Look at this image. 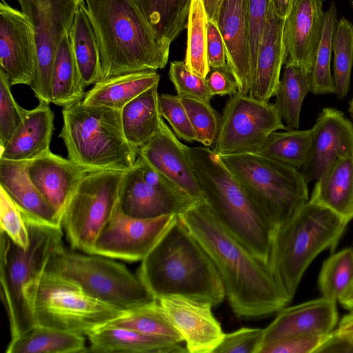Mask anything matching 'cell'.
<instances>
[{"instance_id": "6da1fadb", "label": "cell", "mask_w": 353, "mask_h": 353, "mask_svg": "<svg viewBox=\"0 0 353 353\" xmlns=\"http://www.w3.org/2000/svg\"><path fill=\"white\" fill-rule=\"evenodd\" d=\"M177 215L216 266L237 317H267L291 301L270 268L219 223L205 200Z\"/></svg>"}, {"instance_id": "7a4b0ae2", "label": "cell", "mask_w": 353, "mask_h": 353, "mask_svg": "<svg viewBox=\"0 0 353 353\" xmlns=\"http://www.w3.org/2000/svg\"><path fill=\"white\" fill-rule=\"evenodd\" d=\"M137 275L157 299L181 296L216 306L226 296L216 266L177 214L141 261Z\"/></svg>"}, {"instance_id": "3957f363", "label": "cell", "mask_w": 353, "mask_h": 353, "mask_svg": "<svg viewBox=\"0 0 353 353\" xmlns=\"http://www.w3.org/2000/svg\"><path fill=\"white\" fill-rule=\"evenodd\" d=\"M99 48L102 78L167 65L170 46L136 0H84Z\"/></svg>"}, {"instance_id": "277c9868", "label": "cell", "mask_w": 353, "mask_h": 353, "mask_svg": "<svg viewBox=\"0 0 353 353\" xmlns=\"http://www.w3.org/2000/svg\"><path fill=\"white\" fill-rule=\"evenodd\" d=\"M188 151L205 201L214 216L269 267L273 232L265 216L212 150L196 146L188 147Z\"/></svg>"}, {"instance_id": "5b68a950", "label": "cell", "mask_w": 353, "mask_h": 353, "mask_svg": "<svg viewBox=\"0 0 353 353\" xmlns=\"http://www.w3.org/2000/svg\"><path fill=\"white\" fill-rule=\"evenodd\" d=\"M22 214L30 234L27 248L18 245L0 231L1 297L11 339L35 325L33 305L39 284L50 259L63 245L62 227Z\"/></svg>"}, {"instance_id": "8992f818", "label": "cell", "mask_w": 353, "mask_h": 353, "mask_svg": "<svg viewBox=\"0 0 353 353\" xmlns=\"http://www.w3.org/2000/svg\"><path fill=\"white\" fill-rule=\"evenodd\" d=\"M347 222L308 201L274 234L269 267L291 299L303 274L323 251H333Z\"/></svg>"}, {"instance_id": "52a82bcc", "label": "cell", "mask_w": 353, "mask_h": 353, "mask_svg": "<svg viewBox=\"0 0 353 353\" xmlns=\"http://www.w3.org/2000/svg\"><path fill=\"white\" fill-rule=\"evenodd\" d=\"M59 137L68 159L92 170L126 171L138 153L123 134L121 110L77 101L63 107Z\"/></svg>"}, {"instance_id": "ba28073f", "label": "cell", "mask_w": 353, "mask_h": 353, "mask_svg": "<svg viewBox=\"0 0 353 353\" xmlns=\"http://www.w3.org/2000/svg\"><path fill=\"white\" fill-rule=\"evenodd\" d=\"M275 232L309 201L307 183L296 168L259 153L219 156Z\"/></svg>"}, {"instance_id": "9c48e42d", "label": "cell", "mask_w": 353, "mask_h": 353, "mask_svg": "<svg viewBox=\"0 0 353 353\" xmlns=\"http://www.w3.org/2000/svg\"><path fill=\"white\" fill-rule=\"evenodd\" d=\"M46 271L73 281L90 296L121 312L157 299L124 265L107 256L80 254L63 245L50 259Z\"/></svg>"}, {"instance_id": "30bf717a", "label": "cell", "mask_w": 353, "mask_h": 353, "mask_svg": "<svg viewBox=\"0 0 353 353\" xmlns=\"http://www.w3.org/2000/svg\"><path fill=\"white\" fill-rule=\"evenodd\" d=\"M123 312L88 294L77 283L46 271L35 295V325L88 336Z\"/></svg>"}, {"instance_id": "8fae6325", "label": "cell", "mask_w": 353, "mask_h": 353, "mask_svg": "<svg viewBox=\"0 0 353 353\" xmlns=\"http://www.w3.org/2000/svg\"><path fill=\"white\" fill-rule=\"evenodd\" d=\"M124 172L94 170L81 178L61 218L62 228L72 249L93 254L99 234L119 205Z\"/></svg>"}, {"instance_id": "7c38bea8", "label": "cell", "mask_w": 353, "mask_h": 353, "mask_svg": "<svg viewBox=\"0 0 353 353\" xmlns=\"http://www.w3.org/2000/svg\"><path fill=\"white\" fill-rule=\"evenodd\" d=\"M278 130H289L274 103L237 92L227 101L221 116L213 152L219 155L258 153Z\"/></svg>"}, {"instance_id": "4fadbf2b", "label": "cell", "mask_w": 353, "mask_h": 353, "mask_svg": "<svg viewBox=\"0 0 353 353\" xmlns=\"http://www.w3.org/2000/svg\"><path fill=\"white\" fill-rule=\"evenodd\" d=\"M32 25L37 63L30 88L39 102L51 103V79L57 48L70 31L82 0H17Z\"/></svg>"}, {"instance_id": "5bb4252c", "label": "cell", "mask_w": 353, "mask_h": 353, "mask_svg": "<svg viewBox=\"0 0 353 353\" xmlns=\"http://www.w3.org/2000/svg\"><path fill=\"white\" fill-rule=\"evenodd\" d=\"M196 202L139 155L124 172L119 206L130 216L148 219L179 214Z\"/></svg>"}, {"instance_id": "9a60e30c", "label": "cell", "mask_w": 353, "mask_h": 353, "mask_svg": "<svg viewBox=\"0 0 353 353\" xmlns=\"http://www.w3.org/2000/svg\"><path fill=\"white\" fill-rule=\"evenodd\" d=\"M174 215L136 218L125 214L118 205L99 234L93 254L130 262L141 261L165 232Z\"/></svg>"}, {"instance_id": "2e32d148", "label": "cell", "mask_w": 353, "mask_h": 353, "mask_svg": "<svg viewBox=\"0 0 353 353\" xmlns=\"http://www.w3.org/2000/svg\"><path fill=\"white\" fill-rule=\"evenodd\" d=\"M37 63L32 23L5 0L0 3V65L11 85H30Z\"/></svg>"}, {"instance_id": "e0dca14e", "label": "cell", "mask_w": 353, "mask_h": 353, "mask_svg": "<svg viewBox=\"0 0 353 353\" xmlns=\"http://www.w3.org/2000/svg\"><path fill=\"white\" fill-rule=\"evenodd\" d=\"M325 0H292L283 20L284 65L312 71L321 40Z\"/></svg>"}, {"instance_id": "ac0fdd59", "label": "cell", "mask_w": 353, "mask_h": 353, "mask_svg": "<svg viewBox=\"0 0 353 353\" xmlns=\"http://www.w3.org/2000/svg\"><path fill=\"white\" fill-rule=\"evenodd\" d=\"M157 300L181 334L188 352H214L225 333L212 312L210 303L175 295Z\"/></svg>"}, {"instance_id": "d6986e66", "label": "cell", "mask_w": 353, "mask_h": 353, "mask_svg": "<svg viewBox=\"0 0 353 353\" xmlns=\"http://www.w3.org/2000/svg\"><path fill=\"white\" fill-rule=\"evenodd\" d=\"M312 128L309 154L301 172L307 183L317 181L340 158L353 154V125L340 110L323 108Z\"/></svg>"}, {"instance_id": "ffe728a7", "label": "cell", "mask_w": 353, "mask_h": 353, "mask_svg": "<svg viewBox=\"0 0 353 353\" xmlns=\"http://www.w3.org/2000/svg\"><path fill=\"white\" fill-rule=\"evenodd\" d=\"M138 155L194 201L205 200L188 146L179 141L163 119L159 132L139 150Z\"/></svg>"}, {"instance_id": "44dd1931", "label": "cell", "mask_w": 353, "mask_h": 353, "mask_svg": "<svg viewBox=\"0 0 353 353\" xmlns=\"http://www.w3.org/2000/svg\"><path fill=\"white\" fill-rule=\"evenodd\" d=\"M222 35L227 64L238 92L249 95L252 79L248 0H222L214 20Z\"/></svg>"}, {"instance_id": "7402d4cb", "label": "cell", "mask_w": 353, "mask_h": 353, "mask_svg": "<svg viewBox=\"0 0 353 353\" xmlns=\"http://www.w3.org/2000/svg\"><path fill=\"white\" fill-rule=\"evenodd\" d=\"M337 322L336 302L323 296L284 307L263 329V346L293 336L327 335L334 330Z\"/></svg>"}, {"instance_id": "603a6c76", "label": "cell", "mask_w": 353, "mask_h": 353, "mask_svg": "<svg viewBox=\"0 0 353 353\" xmlns=\"http://www.w3.org/2000/svg\"><path fill=\"white\" fill-rule=\"evenodd\" d=\"M26 169L33 184L54 208L61 219L81 178L94 171L51 151L27 161Z\"/></svg>"}, {"instance_id": "cb8c5ba5", "label": "cell", "mask_w": 353, "mask_h": 353, "mask_svg": "<svg viewBox=\"0 0 353 353\" xmlns=\"http://www.w3.org/2000/svg\"><path fill=\"white\" fill-rule=\"evenodd\" d=\"M284 19L270 8L260 43L256 65L249 95L257 100L269 101L274 97L284 65L283 26Z\"/></svg>"}, {"instance_id": "d4e9b609", "label": "cell", "mask_w": 353, "mask_h": 353, "mask_svg": "<svg viewBox=\"0 0 353 353\" xmlns=\"http://www.w3.org/2000/svg\"><path fill=\"white\" fill-rule=\"evenodd\" d=\"M53 122L54 113L49 103L39 102L35 108L27 110L8 143L1 147L0 159L28 161L50 151Z\"/></svg>"}, {"instance_id": "484cf974", "label": "cell", "mask_w": 353, "mask_h": 353, "mask_svg": "<svg viewBox=\"0 0 353 353\" xmlns=\"http://www.w3.org/2000/svg\"><path fill=\"white\" fill-rule=\"evenodd\" d=\"M26 164L27 161L0 159V186L24 214L49 225L62 227L57 211L30 180Z\"/></svg>"}, {"instance_id": "4316f807", "label": "cell", "mask_w": 353, "mask_h": 353, "mask_svg": "<svg viewBox=\"0 0 353 353\" xmlns=\"http://www.w3.org/2000/svg\"><path fill=\"white\" fill-rule=\"evenodd\" d=\"M86 352L186 353L182 343L118 326L105 325L88 336Z\"/></svg>"}, {"instance_id": "83f0119b", "label": "cell", "mask_w": 353, "mask_h": 353, "mask_svg": "<svg viewBox=\"0 0 353 353\" xmlns=\"http://www.w3.org/2000/svg\"><path fill=\"white\" fill-rule=\"evenodd\" d=\"M309 201L347 223L353 219V154L338 159L316 181Z\"/></svg>"}, {"instance_id": "f1b7e54d", "label": "cell", "mask_w": 353, "mask_h": 353, "mask_svg": "<svg viewBox=\"0 0 353 353\" xmlns=\"http://www.w3.org/2000/svg\"><path fill=\"white\" fill-rule=\"evenodd\" d=\"M160 74L146 70L101 79L85 94L83 102L92 106L119 110L132 99L159 84Z\"/></svg>"}, {"instance_id": "f546056e", "label": "cell", "mask_w": 353, "mask_h": 353, "mask_svg": "<svg viewBox=\"0 0 353 353\" xmlns=\"http://www.w3.org/2000/svg\"><path fill=\"white\" fill-rule=\"evenodd\" d=\"M158 85L149 88L121 110L123 134L137 153L160 129L163 118L159 105Z\"/></svg>"}, {"instance_id": "4dcf8cb0", "label": "cell", "mask_w": 353, "mask_h": 353, "mask_svg": "<svg viewBox=\"0 0 353 353\" xmlns=\"http://www.w3.org/2000/svg\"><path fill=\"white\" fill-rule=\"evenodd\" d=\"M70 34L76 61L85 88L101 79L102 68L95 32L84 0L77 8Z\"/></svg>"}, {"instance_id": "1f68e13d", "label": "cell", "mask_w": 353, "mask_h": 353, "mask_svg": "<svg viewBox=\"0 0 353 353\" xmlns=\"http://www.w3.org/2000/svg\"><path fill=\"white\" fill-rule=\"evenodd\" d=\"M84 90L70 31L63 37L56 53L51 79V103L64 107L83 101Z\"/></svg>"}, {"instance_id": "d6a6232c", "label": "cell", "mask_w": 353, "mask_h": 353, "mask_svg": "<svg viewBox=\"0 0 353 353\" xmlns=\"http://www.w3.org/2000/svg\"><path fill=\"white\" fill-rule=\"evenodd\" d=\"M84 336L35 325L11 339L7 353H86Z\"/></svg>"}, {"instance_id": "836d02e7", "label": "cell", "mask_w": 353, "mask_h": 353, "mask_svg": "<svg viewBox=\"0 0 353 353\" xmlns=\"http://www.w3.org/2000/svg\"><path fill=\"white\" fill-rule=\"evenodd\" d=\"M311 72L295 65L284 67L274 104L289 129H299L302 104L311 90Z\"/></svg>"}, {"instance_id": "e575fe53", "label": "cell", "mask_w": 353, "mask_h": 353, "mask_svg": "<svg viewBox=\"0 0 353 353\" xmlns=\"http://www.w3.org/2000/svg\"><path fill=\"white\" fill-rule=\"evenodd\" d=\"M157 32L172 43L188 26L192 0H136Z\"/></svg>"}, {"instance_id": "d590c367", "label": "cell", "mask_w": 353, "mask_h": 353, "mask_svg": "<svg viewBox=\"0 0 353 353\" xmlns=\"http://www.w3.org/2000/svg\"><path fill=\"white\" fill-rule=\"evenodd\" d=\"M312 137V128L275 131L270 134L258 153L300 169L307 161Z\"/></svg>"}, {"instance_id": "8d00e7d4", "label": "cell", "mask_w": 353, "mask_h": 353, "mask_svg": "<svg viewBox=\"0 0 353 353\" xmlns=\"http://www.w3.org/2000/svg\"><path fill=\"white\" fill-rule=\"evenodd\" d=\"M106 325L164 336L179 343L183 341L181 334L169 321L157 299L125 311Z\"/></svg>"}, {"instance_id": "74e56055", "label": "cell", "mask_w": 353, "mask_h": 353, "mask_svg": "<svg viewBox=\"0 0 353 353\" xmlns=\"http://www.w3.org/2000/svg\"><path fill=\"white\" fill-rule=\"evenodd\" d=\"M208 16L203 0H192L188 20L185 63L189 70L205 78L210 66L207 56Z\"/></svg>"}, {"instance_id": "f35d334b", "label": "cell", "mask_w": 353, "mask_h": 353, "mask_svg": "<svg viewBox=\"0 0 353 353\" xmlns=\"http://www.w3.org/2000/svg\"><path fill=\"white\" fill-rule=\"evenodd\" d=\"M337 10L332 1L325 12L324 26L314 66L311 72V90L312 94H335V85L331 73L332 37L337 23Z\"/></svg>"}, {"instance_id": "ab89813d", "label": "cell", "mask_w": 353, "mask_h": 353, "mask_svg": "<svg viewBox=\"0 0 353 353\" xmlns=\"http://www.w3.org/2000/svg\"><path fill=\"white\" fill-rule=\"evenodd\" d=\"M333 79L339 99L347 94L353 65V24L343 17L337 22L332 37Z\"/></svg>"}, {"instance_id": "60d3db41", "label": "cell", "mask_w": 353, "mask_h": 353, "mask_svg": "<svg viewBox=\"0 0 353 353\" xmlns=\"http://www.w3.org/2000/svg\"><path fill=\"white\" fill-rule=\"evenodd\" d=\"M353 284V249L332 254L323 264L319 276L322 296L339 301Z\"/></svg>"}, {"instance_id": "b9f144b4", "label": "cell", "mask_w": 353, "mask_h": 353, "mask_svg": "<svg viewBox=\"0 0 353 353\" xmlns=\"http://www.w3.org/2000/svg\"><path fill=\"white\" fill-rule=\"evenodd\" d=\"M181 99L194 130L196 141L205 147L214 145L221 116L208 102L187 98Z\"/></svg>"}, {"instance_id": "7bdbcfd3", "label": "cell", "mask_w": 353, "mask_h": 353, "mask_svg": "<svg viewBox=\"0 0 353 353\" xmlns=\"http://www.w3.org/2000/svg\"><path fill=\"white\" fill-rule=\"evenodd\" d=\"M11 84L6 74L0 70V145H6L16 129L22 123L27 110L14 99Z\"/></svg>"}, {"instance_id": "ee69618b", "label": "cell", "mask_w": 353, "mask_h": 353, "mask_svg": "<svg viewBox=\"0 0 353 353\" xmlns=\"http://www.w3.org/2000/svg\"><path fill=\"white\" fill-rule=\"evenodd\" d=\"M169 78L175 88L177 95L181 98L210 103L213 97L208 88L205 78L192 73L185 61H175L170 63Z\"/></svg>"}, {"instance_id": "f6af8a7d", "label": "cell", "mask_w": 353, "mask_h": 353, "mask_svg": "<svg viewBox=\"0 0 353 353\" xmlns=\"http://www.w3.org/2000/svg\"><path fill=\"white\" fill-rule=\"evenodd\" d=\"M1 232L22 248L30 244V234L21 211L5 190L0 186Z\"/></svg>"}, {"instance_id": "bcb514c9", "label": "cell", "mask_w": 353, "mask_h": 353, "mask_svg": "<svg viewBox=\"0 0 353 353\" xmlns=\"http://www.w3.org/2000/svg\"><path fill=\"white\" fill-rule=\"evenodd\" d=\"M159 105L162 118L168 121L177 137L190 143L196 141L188 112L178 95L159 94Z\"/></svg>"}, {"instance_id": "7dc6e473", "label": "cell", "mask_w": 353, "mask_h": 353, "mask_svg": "<svg viewBox=\"0 0 353 353\" xmlns=\"http://www.w3.org/2000/svg\"><path fill=\"white\" fill-rule=\"evenodd\" d=\"M263 344V329L241 327L223 338L213 353H260Z\"/></svg>"}, {"instance_id": "c3c4849f", "label": "cell", "mask_w": 353, "mask_h": 353, "mask_svg": "<svg viewBox=\"0 0 353 353\" xmlns=\"http://www.w3.org/2000/svg\"><path fill=\"white\" fill-rule=\"evenodd\" d=\"M270 8V0H248L250 42L253 77L263 32Z\"/></svg>"}, {"instance_id": "681fc988", "label": "cell", "mask_w": 353, "mask_h": 353, "mask_svg": "<svg viewBox=\"0 0 353 353\" xmlns=\"http://www.w3.org/2000/svg\"><path fill=\"white\" fill-rule=\"evenodd\" d=\"M330 335L310 334L288 338L263 345L260 353H316Z\"/></svg>"}, {"instance_id": "f907efd6", "label": "cell", "mask_w": 353, "mask_h": 353, "mask_svg": "<svg viewBox=\"0 0 353 353\" xmlns=\"http://www.w3.org/2000/svg\"><path fill=\"white\" fill-rule=\"evenodd\" d=\"M205 81L213 96H232L238 92L236 81L228 64L221 68H210Z\"/></svg>"}, {"instance_id": "816d5d0a", "label": "cell", "mask_w": 353, "mask_h": 353, "mask_svg": "<svg viewBox=\"0 0 353 353\" xmlns=\"http://www.w3.org/2000/svg\"><path fill=\"white\" fill-rule=\"evenodd\" d=\"M207 56L210 68L227 65L223 39L214 19H208L207 23Z\"/></svg>"}, {"instance_id": "f5cc1de1", "label": "cell", "mask_w": 353, "mask_h": 353, "mask_svg": "<svg viewBox=\"0 0 353 353\" xmlns=\"http://www.w3.org/2000/svg\"><path fill=\"white\" fill-rule=\"evenodd\" d=\"M318 352L353 353V334L339 336L332 332Z\"/></svg>"}, {"instance_id": "db71d44e", "label": "cell", "mask_w": 353, "mask_h": 353, "mask_svg": "<svg viewBox=\"0 0 353 353\" xmlns=\"http://www.w3.org/2000/svg\"><path fill=\"white\" fill-rule=\"evenodd\" d=\"M292 0H270L271 7L274 13L284 19L287 15Z\"/></svg>"}, {"instance_id": "11a10c76", "label": "cell", "mask_w": 353, "mask_h": 353, "mask_svg": "<svg viewBox=\"0 0 353 353\" xmlns=\"http://www.w3.org/2000/svg\"><path fill=\"white\" fill-rule=\"evenodd\" d=\"M208 19L215 20L222 0H203Z\"/></svg>"}, {"instance_id": "9f6ffc18", "label": "cell", "mask_w": 353, "mask_h": 353, "mask_svg": "<svg viewBox=\"0 0 353 353\" xmlns=\"http://www.w3.org/2000/svg\"><path fill=\"white\" fill-rule=\"evenodd\" d=\"M339 301L345 308L353 310V284Z\"/></svg>"}, {"instance_id": "6f0895ef", "label": "cell", "mask_w": 353, "mask_h": 353, "mask_svg": "<svg viewBox=\"0 0 353 353\" xmlns=\"http://www.w3.org/2000/svg\"><path fill=\"white\" fill-rule=\"evenodd\" d=\"M343 327L348 333H353V311L343 317Z\"/></svg>"}, {"instance_id": "680465c9", "label": "cell", "mask_w": 353, "mask_h": 353, "mask_svg": "<svg viewBox=\"0 0 353 353\" xmlns=\"http://www.w3.org/2000/svg\"><path fill=\"white\" fill-rule=\"evenodd\" d=\"M349 112H350V116H351L352 121H353V97L352 98V99L350 100V101L349 103ZM352 125H353V123H352Z\"/></svg>"}, {"instance_id": "91938a15", "label": "cell", "mask_w": 353, "mask_h": 353, "mask_svg": "<svg viewBox=\"0 0 353 353\" xmlns=\"http://www.w3.org/2000/svg\"><path fill=\"white\" fill-rule=\"evenodd\" d=\"M352 5H353V2H352Z\"/></svg>"}]
</instances>
